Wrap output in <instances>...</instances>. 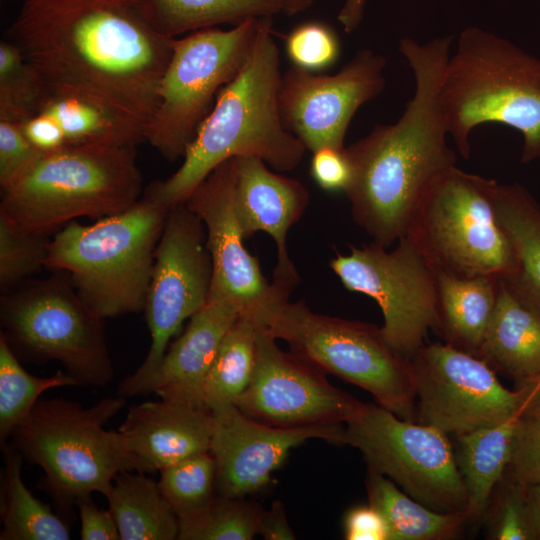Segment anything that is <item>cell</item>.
I'll use <instances>...</instances> for the list:
<instances>
[{
	"label": "cell",
	"instance_id": "obj_1",
	"mask_svg": "<svg viewBox=\"0 0 540 540\" xmlns=\"http://www.w3.org/2000/svg\"><path fill=\"white\" fill-rule=\"evenodd\" d=\"M7 34L43 81L152 118L174 38L159 32L148 0H23Z\"/></svg>",
	"mask_w": 540,
	"mask_h": 540
},
{
	"label": "cell",
	"instance_id": "obj_2",
	"mask_svg": "<svg viewBox=\"0 0 540 540\" xmlns=\"http://www.w3.org/2000/svg\"><path fill=\"white\" fill-rule=\"evenodd\" d=\"M451 43L450 36L424 44L402 38L399 50L415 79L412 98L395 123L376 124L345 147L354 172L345 193L352 216L374 243L384 247L406 234L427 192L456 165L439 100Z\"/></svg>",
	"mask_w": 540,
	"mask_h": 540
},
{
	"label": "cell",
	"instance_id": "obj_3",
	"mask_svg": "<svg viewBox=\"0 0 540 540\" xmlns=\"http://www.w3.org/2000/svg\"><path fill=\"white\" fill-rule=\"evenodd\" d=\"M272 19L263 24L243 68L218 92L181 166L167 179L151 183L145 195L171 209L231 157H258L281 172L301 163L307 149L285 128L280 114L282 74Z\"/></svg>",
	"mask_w": 540,
	"mask_h": 540
},
{
	"label": "cell",
	"instance_id": "obj_4",
	"mask_svg": "<svg viewBox=\"0 0 540 540\" xmlns=\"http://www.w3.org/2000/svg\"><path fill=\"white\" fill-rule=\"evenodd\" d=\"M439 100L447 132L465 159L471 131L484 123L522 133L523 163L540 157V58L509 40L464 28L446 64Z\"/></svg>",
	"mask_w": 540,
	"mask_h": 540
},
{
	"label": "cell",
	"instance_id": "obj_5",
	"mask_svg": "<svg viewBox=\"0 0 540 540\" xmlns=\"http://www.w3.org/2000/svg\"><path fill=\"white\" fill-rule=\"evenodd\" d=\"M168 212L144 194L127 210L91 225L71 221L51 239L46 268L65 272L103 319L143 311Z\"/></svg>",
	"mask_w": 540,
	"mask_h": 540
},
{
	"label": "cell",
	"instance_id": "obj_6",
	"mask_svg": "<svg viewBox=\"0 0 540 540\" xmlns=\"http://www.w3.org/2000/svg\"><path fill=\"white\" fill-rule=\"evenodd\" d=\"M142 184L135 146H66L43 153L2 191L0 216L51 235L80 217L127 210L141 198Z\"/></svg>",
	"mask_w": 540,
	"mask_h": 540
},
{
	"label": "cell",
	"instance_id": "obj_7",
	"mask_svg": "<svg viewBox=\"0 0 540 540\" xmlns=\"http://www.w3.org/2000/svg\"><path fill=\"white\" fill-rule=\"evenodd\" d=\"M124 405L119 395L89 407L40 398L13 431L11 442L43 470L42 488L62 512L94 492L106 496L118 473L132 471L120 433L104 428Z\"/></svg>",
	"mask_w": 540,
	"mask_h": 540
},
{
	"label": "cell",
	"instance_id": "obj_8",
	"mask_svg": "<svg viewBox=\"0 0 540 540\" xmlns=\"http://www.w3.org/2000/svg\"><path fill=\"white\" fill-rule=\"evenodd\" d=\"M498 185L453 166L422 199L404 236L436 270L459 277H509L515 257L497 214Z\"/></svg>",
	"mask_w": 540,
	"mask_h": 540
},
{
	"label": "cell",
	"instance_id": "obj_9",
	"mask_svg": "<svg viewBox=\"0 0 540 540\" xmlns=\"http://www.w3.org/2000/svg\"><path fill=\"white\" fill-rule=\"evenodd\" d=\"M103 320L65 272L28 279L1 296V334L16 356L58 361L82 386L103 388L113 378Z\"/></svg>",
	"mask_w": 540,
	"mask_h": 540
},
{
	"label": "cell",
	"instance_id": "obj_10",
	"mask_svg": "<svg viewBox=\"0 0 540 540\" xmlns=\"http://www.w3.org/2000/svg\"><path fill=\"white\" fill-rule=\"evenodd\" d=\"M268 330L325 373L364 389L400 418L416 420L410 359L388 344L380 327L316 313L299 300L287 302Z\"/></svg>",
	"mask_w": 540,
	"mask_h": 540
},
{
	"label": "cell",
	"instance_id": "obj_11",
	"mask_svg": "<svg viewBox=\"0 0 540 540\" xmlns=\"http://www.w3.org/2000/svg\"><path fill=\"white\" fill-rule=\"evenodd\" d=\"M267 18L248 19L228 30L204 28L173 39L157 107L145 132V140L164 158H183L218 92L249 59Z\"/></svg>",
	"mask_w": 540,
	"mask_h": 540
},
{
	"label": "cell",
	"instance_id": "obj_12",
	"mask_svg": "<svg viewBox=\"0 0 540 540\" xmlns=\"http://www.w3.org/2000/svg\"><path fill=\"white\" fill-rule=\"evenodd\" d=\"M341 444L359 450L367 467L415 500L439 512L467 516V490L448 435L440 429L400 418L377 403H363L344 424Z\"/></svg>",
	"mask_w": 540,
	"mask_h": 540
},
{
	"label": "cell",
	"instance_id": "obj_13",
	"mask_svg": "<svg viewBox=\"0 0 540 540\" xmlns=\"http://www.w3.org/2000/svg\"><path fill=\"white\" fill-rule=\"evenodd\" d=\"M330 267L347 290L376 301L386 341L410 359L437 324L436 269L423 253L403 236L391 250L374 242L350 245V252L337 254Z\"/></svg>",
	"mask_w": 540,
	"mask_h": 540
},
{
	"label": "cell",
	"instance_id": "obj_14",
	"mask_svg": "<svg viewBox=\"0 0 540 540\" xmlns=\"http://www.w3.org/2000/svg\"><path fill=\"white\" fill-rule=\"evenodd\" d=\"M203 230L201 219L185 203L169 209L155 250L144 309L151 345L137 370L119 383V396H137L160 363L171 337L207 303L212 261Z\"/></svg>",
	"mask_w": 540,
	"mask_h": 540
},
{
	"label": "cell",
	"instance_id": "obj_15",
	"mask_svg": "<svg viewBox=\"0 0 540 540\" xmlns=\"http://www.w3.org/2000/svg\"><path fill=\"white\" fill-rule=\"evenodd\" d=\"M417 418L460 436L520 415L522 395L481 357L449 343L423 344L410 358Z\"/></svg>",
	"mask_w": 540,
	"mask_h": 540
},
{
	"label": "cell",
	"instance_id": "obj_16",
	"mask_svg": "<svg viewBox=\"0 0 540 540\" xmlns=\"http://www.w3.org/2000/svg\"><path fill=\"white\" fill-rule=\"evenodd\" d=\"M233 188L231 157L214 168L184 203L206 230V247L212 261L208 299L230 302L240 316L268 329L289 302L290 294L267 281L258 259L246 249L234 208Z\"/></svg>",
	"mask_w": 540,
	"mask_h": 540
},
{
	"label": "cell",
	"instance_id": "obj_17",
	"mask_svg": "<svg viewBox=\"0 0 540 540\" xmlns=\"http://www.w3.org/2000/svg\"><path fill=\"white\" fill-rule=\"evenodd\" d=\"M276 341L267 328L259 327L253 374L234 404L241 412L280 428L344 425L355 416L363 402Z\"/></svg>",
	"mask_w": 540,
	"mask_h": 540
},
{
	"label": "cell",
	"instance_id": "obj_18",
	"mask_svg": "<svg viewBox=\"0 0 540 540\" xmlns=\"http://www.w3.org/2000/svg\"><path fill=\"white\" fill-rule=\"evenodd\" d=\"M386 64L384 56L362 49L333 75L292 66L282 75L279 89L285 128L312 153L344 148L354 114L384 89Z\"/></svg>",
	"mask_w": 540,
	"mask_h": 540
},
{
	"label": "cell",
	"instance_id": "obj_19",
	"mask_svg": "<svg viewBox=\"0 0 540 540\" xmlns=\"http://www.w3.org/2000/svg\"><path fill=\"white\" fill-rule=\"evenodd\" d=\"M213 412L210 450L217 493L245 498L263 489L289 452L309 439L340 443L344 425L280 428L258 422L234 404Z\"/></svg>",
	"mask_w": 540,
	"mask_h": 540
},
{
	"label": "cell",
	"instance_id": "obj_20",
	"mask_svg": "<svg viewBox=\"0 0 540 540\" xmlns=\"http://www.w3.org/2000/svg\"><path fill=\"white\" fill-rule=\"evenodd\" d=\"M234 208L244 239L265 232L274 240L277 262L272 283L291 294L300 277L289 257L287 234L309 205L310 194L299 180L272 172L254 156L232 157Z\"/></svg>",
	"mask_w": 540,
	"mask_h": 540
},
{
	"label": "cell",
	"instance_id": "obj_21",
	"mask_svg": "<svg viewBox=\"0 0 540 540\" xmlns=\"http://www.w3.org/2000/svg\"><path fill=\"white\" fill-rule=\"evenodd\" d=\"M213 426L208 406L161 399L130 406L117 431L132 471L154 473L209 452Z\"/></svg>",
	"mask_w": 540,
	"mask_h": 540
},
{
	"label": "cell",
	"instance_id": "obj_22",
	"mask_svg": "<svg viewBox=\"0 0 540 540\" xmlns=\"http://www.w3.org/2000/svg\"><path fill=\"white\" fill-rule=\"evenodd\" d=\"M239 316L232 303L208 299L167 348L137 396L154 393L160 399L206 405L203 389L207 374L224 336Z\"/></svg>",
	"mask_w": 540,
	"mask_h": 540
},
{
	"label": "cell",
	"instance_id": "obj_23",
	"mask_svg": "<svg viewBox=\"0 0 540 540\" xmlns=\"http://www.w3.org/2000/svg\"><path fill=\"white\" fill-rule=\"evenodd\" d=\"M34 112L52 118L68 146H136L145 140L143 119L85 89L44 81Z\"/></svg>",
	"mask_w": 540,
	"mask_h": 540
},
{
	"label": "cell",
	"instance_id": "obj_24",
	"mask_svg": "<svg viewBox=\"0 0 540 540\" xmlns=\"http://www.w3.org/2000/svg\"><path fill=\"white\" fill-rule=\"evenodd\" d=\"M479 357L515 384L540 376V312L503 278Z\"/></svg>",
	"mask_w": 540,
	"mask_h": 540
},
{
	"label": "cell",
	"instance_id": "obj_25",
	"mask_svg": "<svg viewBox=\"0 0 540 540\" xmlns=\"http://www.w3.org/2000/svg\"><path fill=\"white\" fill-rule=\"evenodd\" d=\"M439 327L445 342L479 357L497 304L500 279L436 270ZM502 279V278H501Z\"/></svg>",
	"mask_w": 540,
	"mask_h": 540
},
{
	"label": "cell",
	"instance_id": "obj_26",
	"mask_svg": "<svg viewBox=\"0 0 540 540\" xmlns=\"http://www.w3.org/2000/svg\"><path fill=\"white\" fill-rule=\"evenodd\" d=\"M496 209L515 257L505 280L540 312V205L523 186L499 184Z\"/></svg>",
	"mask_w": 540,
	"mask_h": 540
},
{
	"label": "cell",
	"instance_id": "obj_27",
	"mask_svg": "<svg viewBox=\"0 0 540 540\" xmlns=\"http://www.w3.org/2000/svg\"><path fill=\"white\" fill-rule=\"evenodd\" d=\"M105 497L121 540L177 539L178 516L146 473H118Z\"/></svg>",
	"mask_w": 540,
	"mask_h": 540
},
{
	"label": "cell",
	"instance_id": "obj_28",
	"mask_svg": "<svg viewBox=\"0 0 540 540\" xmlns=\"http://www.w3.org/2000/svg\"><path fill=\"white\" fill-rule=\"evenodd\" d=\"M519 416L456 436L455 457L468 494V520L478 521L485 514L495 488L508 469L514 427Z\"/></svg>",
	"mask_w": 540,
	"mask_h": 540
},
{
	"label": "cell",
	"instance_id": "obj_29",
	"mask_svg": "<svg viewBox=\"0 0 540 540\" xmlns=\"http://www.w3.org/2000/svg\"><path fill=\"white\" fill-rule=\"evenodd\" d=\"M1 450L0 540H69L67 521L25 486L21 476L24 458L16 446L5 441Z\"/></svg>",
	"mask_w": 540,
	"mask_h": 540
},
{
	"label": "cell",
	"instance_id": "obj_30",
	"mask_svg": "<svg viewBox=\"0 0 540 540\" xmlns=\"http://www.w3.org/2000/svg\"><path fill=\"white\" fill-rule=\"evenodd\" d=\"M368 504L383 517L389 540H448L468 520L465 514L439 512L415 500L391 479L367 467Z\"/></svg>",
	"mask_w": 540,
	"mask_h": 540
},
{
	"label": "cell",
	"instance_id": "obj_31",
	"mask_svg": "<svg viewBox=\"0 0 540 540\" xmlns=\"http://www.w3.org/2000/svg\"><path fill=\"white\" fill-rule=\"evenodd\" d=\"M154 23L169 38L220 24L281 13L277 0H148Z\"/></svg>",
	"mask_w": 540,
	"mask_h": 540
},
{
	"label": "cell",
	"instance_id": "obj_32",
	"mask_svg": "<svg viewBox=\"0 0 540 540\" xmlns=\"http://www.w3.org/2000/svg\"><path fill=\"white\" fill-rule=\"evenodd\" d=\"M259 327L239 316L224 336L207 374L203 397L212 410L235 404L255 366Z\"/></svg>",
	"mask_w": 540,
	"mask_h": 540
},
{
	"label": "cell",
	"instance_id": "obj_33",
	"mask_svg": "<svg viewBox=\"0 0 540 540\" xmlns=\"http://www.w3.org/2000/svg\"><path fill=\"white\" fill-rule=\"evenodd\" d=\"M78 385L71 375L62 370L49 377L30 374L0 334V442L11 438L15 428L27 417L45 391Z\"/></svg>",
	"mask_w": 540,
	"mask_h": 540
},
{
	"label": "cell",
	"instance_id": "obj_34",
	"mask_svg": "<svg viewBox=\"0 0 540 540\" xmlns=\"http://www.w3.org/2000/svg\"><path fill=\"white\" fill-rule=\"evenodd\" d=\"M261 506L218 493L200 509L178 518V540H251L258 534Z\"/></svg>",
	"mask_w": 540,
	"mask_h": 540
},
{
	"label": "cell",
	"instance_id": "obj_35",
	"mask_svg": "<svg viewBox=\"0 0 540 540\" xmlns=\"http://www.w3.org/2000/svg\"><path fill=\"white\" fill-rule=\"evenodd\" d=\"M159 489L179 517L206 505L216 494V466L210 452L180 460L160 471Z\"/></svg>",
	"mask_w": 540,
	"mask_h": 540
},
{
	"label": "cell",
	"instance_id": "obj_36",
	"mask_svg": "<svg viewBox=\"0 0 540 540\" xmlns=\"http://www.w3.org/2000/svg\"><path fill=\"white\" fill-rule=\"evenodd\" d=\"M50 235L16 226L0 216V287L2 294L46 268Z\"/></svg>",
	"mask_w": 540,
	"mask_h": 540
},
{
	"label": "cell",
	"instance_id": "obj_37",
	"mask_svg": "<svg viewBox=\"0 0 540 540\" xmlns=\"http://www.w3.org/2000/svg\"><path fill=\"white\" fill-rule=\"evenodd\" d=\"M43 79L9 40L0 43V119L18 122L34 111Z\"/></svg>",
	"mask_w": 540,
	"mask_h": 540
},
{
	"label": "cell",
	"instance_id": "obj_38",
	"mask_svg": "<svg viewBox=\"0 0 540 540\" xmlns=\"http://www.w3.org/2000/svg\"><path fill=\"white\" fill-rule=\"evenodd\" d=\"M284 44L292 66L314 73L333 66L341 53V42L335 30L318 20L295 26L284 37Z\"/></svg>",
	"mask_w": 540,
	"mask_h": 540
},
{
	"label": "cell",
	"instance_id": "obj_39",
	"mask_svg": "<svg viewBox=\"0 0 540 540\" xmlns=\"http://www.w3.org/2000/svg\"><path fill=\"white\" fill-rule=\"evenodd\" d=\"M499 494L491 528L495 540H534L530 526L527 488L506 471L498 484Z\"/></svg>",
	"mask_w": 540,
	"mask_h": 540
},
{
	"label": "cell",
	"instance_id": "obj_40",
	"mask_svg": "<svg viewBox=\"0 0 540 540\" xmlns=\"http://www.w3.org/2000/svg\"><path fill=\"white\" fill-rule=\"evenodd\" d=\"M507 471L521 483L540 484V420L519 416Z\"/></svg>",
	"mask_w": 540,
	"mask_h": 540
},
{
	"label": "cell",
	"instance_id": "obj_41",
	"mask_svg": "<svg viewBox=\"0 0 540 540\" xmlns=\"http://www.w3.org/2000/svg\"><path fill=\"white\" fill-rule=\"evenodd\" d=\"M14 121L0 119V186L9 188L42 155Z\"/></svg>",
	"mask_w": 540,
	"mask_h": 540
},
{
	"label": "cell",
	"instance_id": "obj_42",
	"mask_svg": "<svg viewBox=\"0 0 540 540\" xmlns=\"http://www.w3.org/2000/svg\"><path fill=\"white\" fill-rule=\"evenodd\" d=\"M310 174L323 190L346 193L353 181L354 172L345 147H325L313 152Z\"/></svg>",
	"mask_w": 540,
	"mask_h": 540
},
{
	"label": "cell",
	"instance_id": "obj_43",
	"mask_svg": "<svg viewBox=\"0 0 540 540\" xmlns=\"http://www.w3.org/2000/svg\"><path fill=\"white\" fill-rule=\"evenodd\" d=\"M76 507L80 516L82 540H121L116 521L109 509L98 508L91 496L80 499Z\"/></svg>",
	"mask_w": 540,
	"mask_h": 540
},
{
	"label": "cell",
	"instance_id": "obj_44",
	"mask_svg": "<svg viewBox=\"0 0 540 540\" xmlns=\"http://www.w3.org/2000/svg\"><path fill=\"white\" fill-rule=\"evenodd\" d=\"M27 140L41 153H49L68 146L59 125L49 116L34 112L16 122Z\"/></svg>",
	"mask_w": 540,
	"mask_h": 540
},
{
	"label": "cell",
	"instance_id": "obj_45",
	"mask_svg": "<svg viewBox=\"0 0 540 540\" xmlns=\"http://www.w3.org/2000/svg\"><path fill=\"white\" fill-rule=\"evenodd\" d=\"M344 538L347 540H389L387 525L381 514L370 504L351 508L344 518Z\"/></svg>",
	"mask_w": 540,
	"mask_h": 540
},
{
	"label": "cell",
	"instance_id": "obj_46",
	"mask_svg": "<svg viewBox=\"0 0 540 540\" xmlns=\"http://www.w3.org/2000/svg\"><path fill=\"white\" fill-rule=\"evenodd\" d=\"M258 534L266 540H293L295 534L287 520L282 502L273 501L267 511H263Z\"/></svg>",
	"mask_w": 540,
	"mask_h": 540
},
{
	"label": "cell",
	"instance_id": "obj_47",
	"mask_svg": "<svg viewBox=\"0 0 540 540\" xmlns=\"http://www.w3.org/2000/svg\"><path fill=\"white\" fill-rule=\"evenodd\" d=\"M522 395L520 416L540 420V376L515 384Z\"/></svg>",
	"mask_w": 540,
	"mask_h": 540
},
{
	"label": "cell",
	"instance_id": "obj_48",
	"mask_svg": "<svg viewBox=\"0 0 540 540\" xmlns=\"http://www.w3.org/2000/svg\"><path fill=\"white\" fill-rule=\"evenodd\" d=\"M367 0H345L337 19L346 33L354 32L360 25Z\"/></svg>",
	"mask_w": 540,
	"mask_h": 540
},
{
	"label": "cell",
	"instance_id": "obj_49",
	"mask_svg": "<svg viewBox=\"0 0 540 540\" xmlns=\"http://www.w3.org/2000/svg\"><path fill=\"white\" fill-rule=\"evenodd\" d=\"M527 503L534 540H540V484L528 486Z\"/></svg>",
	"mask_w": 540,
	"mask_h": 540
},
{
	"label": "cell",
	"instance_id": "obj_50",
	"mask_svg": "<svg viewBox=\"0 0 540 540\" xmlns=\"http://www.w3.org/2000/svg\"><path fill=\"white\" fill-rule=\"evenodd\" d=\"M277 1L280 5L282 13L288 16H293L307 10L313 4L314 0H277Z\"/></svg>",
	"mask_w": 540,
	"mask_h": 540
}]
</instances>
